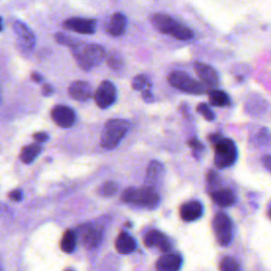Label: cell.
I'll use <instances>...</instances> for the list:
<instances>
[{
    "instance_id": "6da1fadb",
    "label": "cell",
    "mask_w": 271,
    "mask_h": 271,
    "mask_svg": "<svg viewBox=\"0 0 271 271\" xmlns=\"http://www.w3.org/2000/svg\"><path fill=\"white\" fill-rule=\"evenodd\" d=\"M71 52L76 64L85 71H89L90 69L101 65L106 58L105 49L96 44H83L80 42L71 49Z\"/></svg>"
},
{
    "instance_id": "8d00e7d4",
    "label": "cell",
    "mask_w": 271,
    "mask_h": 271,
    "mask_svg": "<svg viewBox=\"0 0 271 271\" xmlns=\"http://www.w3.org/2000/svg\"><path fill=\"white\" fill-rule=\"evenodd\" d=\"M271 158H270V156H269V155H266V156H264V157H263L262 158V161H263V165H264L265 167H266V169H267V171H270V168H271V165H270V163H271Z\"/></svg>"
},
{
    "instance_id": "d4e9b609",
    "label": "cell",
    "mask_w": 271,
    "mask_h": 271,
    "mask_svg": "<svg viewBox=\"0 0 271 271\" xmlns=\"http://www.w3.org/2000/svg\"><path fill=\"white\" fill-rule=\"evenodd\" d=\"M119 190V184L114 181H107L101 185L99 189V194L104 197H111Z\"/></svg>"
},
{
    "instance_id": "7a4b0ae2",
    "label": "cell",
    "mask_w": 271,
    "mask_h": 271,
    "mask_svg": "<svg viewBox=\"0 0 271 271\" xmlns=\"http://www.w3.org/2000/svg\"><path fill=\"white\" fill-rule=\"evenodd\" d=\"M152 25L156 28L159 32L163 34H169L178 41H190L194 37V32L179 21L174 19L168 15L156 13L151 15Z\"/></svg>"
},
{
    "instance_id": "1f68e13d",
    "label": "cell",
    "mask_w": 271,
    "mask_h": 271,
    "mask_svg": "<svg viewBox=\"0 0 271 271\" xmlns=\"http://www.w3.org/2000/svg\"><path fill=\"white\" fill-rule=\"evenodd\" d=\"M33 138L36 142L44 143L49 140V135L47 133H43V131H41V133H35L33 135Z\"/></svg>"
},
{
    "instance_id": "836d02e7",
    "label": "cell",
    "mask_w": 271,
    "mask_h": 271,
    "mask_svg": "<svg viewBox=\"0 0 271 271\" xmlns=\"http://www.w3.org/2000/svg\"><path fill=\"white\" fill-rule=\"evenodd\" d=\"M42 92H43V96H45V97H50V96L53 95L54 89H53V87L51 86L50 84H45L44 86H43Z\"/></svg>"
},
{
    "instance_id": "ba28073f",
    "label": "cell",
    "mask_w": 271,
    "mask_h": 271,
    "mask_svg": "<svg viewBox=\"0 0 271 271\" xmlns=\"http://www.w3.org/2000/svg\"><path fill=\"white\" fill-rule=\"evenodd\" d=\"M94 98L96 104L100 108L106 109L117 100V89H115V86L111 82L104 81L100 84V86L94 94Z\"/></svg>"
},
{
    "instance_id": "52a82bcc",
    "label": "cell",
    "mask_w": 271,
    "mask_h": 271,
    "mask_svg": "<svg viewBox=\"0 0 271 271\" xmlns=\"http://www.w3.org/2000/svg\"><path fill=\"white\" fill-rule=\"evenodd\" d=\"M213 231L220 246H228L233 237V226L229 216L224 213L216 214L213 220Z\"/></svg>"
},
{
    "instance_id": "cb8c5ba5",
    "label": "cell",
    "mask_w": 271,
    "mask_h": 271,
    "mask_svg": "<svg viewBox=\"0 0 271 271\" xmlns=\"http://www.w3.org/2000/svg\"><path fill=\"white\" fill-rule=\"evenodd\" d=\"M164 173V167L160 163L159 161L154 160L152 161L149 167H148V173H146V176H148V179L152 182H156L158 181L160 178H162Z\"/></svg>"
},
{
    "instance_id": "9a60e30c",
    "label": "cell",
    "mask_w": 271,
    "mask_h": 271,
    "mask_svg": "<svg viewBox=\"0 0 271 271\" xmlns=\"http://www.w3.org/2000/svg\"><path fill=\"white\" fill-rule=\"evenodd\" d=\"M126 17L122 13H114L111 15L106 24V32L114 37H119L124 34L126 30Z\"/></svg>"
},
{
    "instance_id": "8fae6325",
    "label": "cell",
    "mask_w": 271,
    "mask_h": 271,
    "mask_svg": "<svg viewBox=\"0 0 271 271\" xmlns=\"http://www.w3.org/2000/svg\"><path fill=\"white\" fill-rule=\"evenodd\" d=\"M97 21L95 19H87V18H69L64 24L63 28L67 31L81 34H94L96 32Z\"/></svg>"
},
{
    "instance_id": "484cf974",
    "label": "cell",
    "mask_w": 271,
    "mask_h": 271,
    "mask_svg": "<svg viewBox=\"0 0 271 271\" xmlns=\"http://www.w3.org/2000/svg\"><path fill=\"white\" fill-rule=\"evenodd\" d=\"M151 83L150 80L143 74H139L135 76L133 79V82H131V87H133L134 90L137 91H143L148 88H151Z\"/></svg>"
},
{
    "instance_id": "30bf717a",
    "label": "cell",
    "mask_w": 271,
    "mask_h": 271,
    "mask_svg": "<svg viewBox=\"0 0 271 271\" xmlns=\"http://www.w3.org/2000/svg\"><path fill=\"white\" fill-rule=\"evenodd\" d=\"M51 118L54 123L63 128H69L74 125L76 115L72 108L65 105H57L51 110Z\"/></svg>"
},
{
    "instance_id": "74e56055",
    "label": "cell",
    "mask_w": 271,
    "mask_h": 271,
    "mask_svg": "<svg viewBox=\"0 0 271 271\" xmlns=\"http://www.w3.org/2000/svg\"><path fill=\"white\" fill-rule=\"evenodd\" d=\"M31 79H32V81H34L35 83H42L43 82V76L37 73V72H33L32 74H31Z\"/></svg>"
},
{
    "instance_id": "4fadbf2b",
    "label": "cell",
    "mask_w": 271,
    "mask_h": 271,
    "mask_svg": "<svg viewBox=\"0 0 271 271\" xmlns=\"http://www.w3.org/2000/svg\"><path fill=\"white\" fill-rule=\"evenodd\" d=\"M204 214V207L200 201L192 200L180 207V217L182 220L191 222L200 218Z\"/></svg>"
},
{
    "instance_id": "277c9868",
    "label": "cell",
    "mask_w": 271,
    "mask_h": 271,
    "mask_svg": "<svg viewBox=\"0 0 271 271\" xmlns=\"http://www.w3.org/2000/svg\"><path fill=\"white\" fill-rule=\"evenodd\" d=\"M122 200L126 204H131L141 208L155 209L160 201L157 191L152 187H143L141 189L129 188L123 192Z\"/></svg>"
},
{
    "instance_id": "603a6c76",
    "label": "cell",
    "mask_w": 271,
    "mask_h": 271,
    "mask_svg": "<svg viewBox=\"0 0 271 271\" xmlns=\"http://www.w3.org/2000/svg\"><path fill=\"white\" fill-rule=\"evenodd\" d=\"M76 246V234L73 230H67L60 241V249L66 253H71Z\"/></svg>"
},
{
    "instance_id": "44dd1931",
    "label": "cell",
    "mask_w": 271,
    "mask_h": 271,
    "mask_svg": "<svg viewBox=\"0 0 271 271\" xmlns=\"http://www.w3.org/2000/svg\"><path fill=\"white\" fill-rule=\"evenodd\" d=\"M42 146L40 144H30L21 150L20 159L26 164H30L40 156L42 153Z\"/></svg>"
},
{
    "instance_id": "d590c367",
    "label": "cell",
    "mask_w": 271,
    "mask_h": 271,
    "mask_svg": "<svg viewBox=\"0 0 271 271\" xmlns=\"http://www.w3.org/2000/svg\"><path fill=\"white\" fill-rule=\"evenodd\" d=\"M207 180L210 184H214L217 180V174H216L214 171H211L207 176Z\"/></svg>"
},
{
    "instance_id": "2e32d148",
    "label": "cell",
    "mask_w": 271,
    "mask_h": 271,
    "mask_svg": "<svg viewBox=\"0 0 271 271\" xmlns=\"http://www.w3.org/2000/svg\"><path fill=\"white\" fill-rule=\"evenodd\" d=\"M182 264V260L179 254L167 253L162 255L156 263L158 271H179Z\"/></svg>"
},
{
    "instance_id": "3957f363",
    "label": "cell",
    "mask_w": 271,
    "mask_h": 271,
    "mask_svg": "<svg viewBox=\"0 0 271 271\" xmlns=\"http://www.w3.org/2000/svg\"><path fill=\"white\" fill-rule=\"evenodd\" d=\"M130 124L123 119L108 120L101 134V146L105 150H113L117 148L122 139L129 130Z\"/></svg>"
},
{
    "instance_id": "9c48e42d",
    "label": "cell",
    "mask_w": 271,
    "mask_h": 271,
    "mask_svg": "<svg viewBox=\"0 0 271 271\" xmlns=\"http://www.w3.org/2000/svg\"><path fill=\"white\" fill-rule=\"evenodd\" d=\"M13 29L15 34H16L17 42L20 46V48L26 52L32 51L36 42V38L34 33L32 32V30H31L25 22H22L20 20H16L14 22Z\"/></svg>"
},
{
    "instance_id": "f35d334b",
    "label": "cell",
    "mask_w": 271,
    "mask_h": 271,
    "mask_svg": "<svg viewBox=\"0 0 271 271\" xmlns=\"http://www.w3.org/2000/svg\"><path fill=\"white\" fill-rule=\"evenodd\" d=\"M3 29V20H2V17L0 16V32H1Z\"/></svg>"
},
{
    "instance_id": "e575fe53",
    "label": "cell",
    "mask_w": 271,
    "mask_h": 271,
    "mask_svg": "<svg viewBox=\"0 0 271 271\" xmlns=\"http://www.w3.org/2000/svg\"><path fill=\"white\" fill-rule=\"evenodd\" d=\"M142 98L144 101H146L148 103H151L153 102L154 100V97H153V94L151 92V88H148L142 91Z\"/></svg>"
},
{
    "instance_id": "ab89813d",
    "label": "cell",
    "mask_w": 271,
    "mask_h": 271,
    "mask_svg": "<svg viewBox=\"0 0 271 271\" xmlns=\"http://www.w3.org/2000/svg\"><path fill=\"white\" fill-rule=\"evenodd\" d=\"M0 271H2V270H1V268H0Z\"/></svg>"
},
{
    "instance_id": "f546056e",
    "label": "cell",
    "mask_w": 271,
    "mask_h": 271,
    "mask_svg": "<svg viewBox=\"0 0 271 271\" xmlns=\"http://www.w3.org/2000/svg\"><path fill=\"white\" fill-rule=\"evenodd\" d=\"M106 60H107L108 66L111 67V68H113V69L120 67L121 61H122L121 58L119 57L118 54H111V55H109V56L107 57Z\"/></svg>"
},
{
    "instance_id": "8992f818",
    "label": "cell",
    "mask_w": 271,
    "mask_h": 271,
    "mask_svg": "<svg viewBox=\"0 0 271 271\" xmlns=\"http://www.w3.org/2000/svg\"><path fill=\"white\" fill-rule=\"evenodd\" d=\"M167 81L172 87L188 92L191 95H203L206 92V87L197 82L184 71H173L168 74Z\"/></svg>"
},
{
    "instance_id": "5b68a950",
    "label": "cell",
    "mask_w": 271,
    "mask_h": 271,
    "mask_svg": "<svg viewBox=\"0 0 271 271\" xmlns=\"http://www.w3.org/2000/svg\"><path fill=\"white\" fill-rule=\"evenodd\" d=\"M214 162L216 167L226 168L235 163L237 159V149L233 140L229 138H221L217 143L214 144Z\"/></svg>"
},
{
    "instance_id": "4316f807",
    "label": "cell",
    "mask_w": 271,
    "mask_h": 271,
    "mask_svg": "<svg viewBox=\"0 0 271 271\" xmlns=\"http://www.w3.org/2000/svg\"><path fill=\"white\" fill-rule=\"evenodd\" d=\"M220 271H241V267L234 259L224 258L220 263Z\"/></svg>"
},
{
    "instance_id": "d6a6232c",
    "label": "cell",
    "mask_w": 271,
    "mask_h": 271,
    "mask_svg": "<svg viewBox=\"0 0 271 271\" xmlns=\"http://www.w3.org/2000/svg\"><path fill=\"white\" fill-rule=\"evenodd\" d=\"M9 198L13 201H20L22 199V192L20 190H14L10 192Z\"/></svg>"
},
{
    "instance_id": "e0dca14e",
    "label": "cell",
    "mask_w": 271,
    "mask_h": 271,
    "mask_svg": "<svg viewBox=\"0 0 271 271\" xmlns=\"http://www.w3.org/2000/svg\"><path fill=\"white\" fill-rule=\"evenodd\" d=\"M194 68L197 75L209 86H216L218 84V73L213 67L204 63H195Z\"/></svg>"
},
{
    "instance_id": "4dcf8cb0",
    "label": "cell",
    "mask_w": 271,
    "mask_h": 271,
    "mask_svg": "<svg viewBox=\"0 0 271 271\" xmlns=\"http://www.w3.org/2000/svg\"><path fill=\"white\" fill-rule=\"evenodd\" d=\"M188 144H189V146L193 150V152H194V153L201 152V151H203V150L205 149L204 144L201 143V142L198 140V139H196V138L191 139V140L189 141Z\"/></svg>"
},
{
    "instance_id": "5bb4252c",
    "label": "cell",
    "mask_w": 271,
    "mask_h": 271,
    "mask_svg": "<svg viewBox=\"0 0 271 271\" xmlns=\"http://www.w3.org/2000/svg\"><path fill=\"white\" fill-rule=\"evenodd\" d=\"M144 243L149 248L156 247L159 250L167 252L171 249V243L168 238L158 230H151L144 237Z\"/></svg>"
},
{
    "instance_id": "7c38bea8",
    "label": "cell",
    "mask_w": 271,
    "mask_h": 271,
    "mask_svg": "<svg viewBox=\"0 0 271 271\" xmlns=\"http://www.w3.org/2000/svg\"><path fill=\"white\" fill-rule=\"evenodd\" d=\"M68 94L71 99L80 101V102H84V101L94 98V90H92L91 85L85 81L73 82L69 86Z\"/></svg>"
},
{
    "instance_id": "ffe728a7",
    "label": "cell",
    "mask_w": 271,
    "mask_h": 271,
    "mask_svg": "<svg viewBox=\"0 0 271 271\" xmlns=\"http://www.w3.org/2000/svg\"><path fill=\"white\" fill-rule=\"evenodd\" d=\"M211 198L215 204L222 208L233 206L235 203V196L230 189H219L211 193Z\"/></svg>"
},
{
    "instance_id": "ac0fdd59",
    "label": "cell",
    "mask_w": 271,
    "mask_h": 271,
    "mask_svg": "<svg viewBox=\"0 0 271 271\" xmlns=\"http://www.w3.org/2000/svg\"><path fill=\"white\" fill-rule=\"evenodd\" d=\"M82 242L85 247L89 248H96L102 239V233L101 231L96 229L92 226H85L84 229H82Z\"/></svg>"
},
{
    "instance_id": "83f0119b",
    "label": "cell",
    "mask_w": 271,
    "mask_h": 271,
    "mask_svg": "<svg viewBox=\"0 0 271 271\" xmlns=\"http://www.w3.org/2000/svg\"><path fill=\"white\" fill-rule=\"evenodd\" d=\"M54 38H55V41L60 44V45H64L66 46V47H69L70 49L74 48L75 46L79 44V42H76L74 40H72L71 37H69L63 33H56L55 35H54Z\"/></svg>"
},
{
    "instance_id": "7402d4cb",
    "label": "cell",
    "mask_w": 271,
    "mask_h": 271,
    "mask_svg": "<svg viewBox=\"0 0 271 271\" xmlns=\"http://www.w3.org/2000/svg\"><path fill=\"white\" fill-rule=\"evenodd\" d=\"M209 101L210 104L215 107H224L230 104V98L222 90L213 89L209 91Z\"/></svg>"
},
{
    "instance_id": "d6986e66",
    "label": "cell",
    "mask_w": 271,
    "mask_h": 271,
    "mask_svg": "<svg viewBox=\"0 0 271 271\" xmlns=\"http://www.w3.org/2000/svg\"><path fill=\"white\" fill-rule=\"evenodd\" d=\"M137 247V243L133 236L126 232H122L115 241V249L121 254H129L134 252Z\"/></svg>"
},
{
    "instance_id": "f1b7e54d",
    "label": "cell",
    "mask_w": 271,
    "mask_h": 271,
    "mask_svg": "<svg viewBox=\"0 0 271 271\" xmlns=\"http://www.w3.org/2000/svg\"><path fill=\"white\" fill-rule=\"evenodd\" d=\"M197 112H199L203 117L207 120V121H214L215 119V114L214 112L211 110V108L209 107V105L205 104V103H200L197 106Z\"/></svg>"
}]
</instances>
